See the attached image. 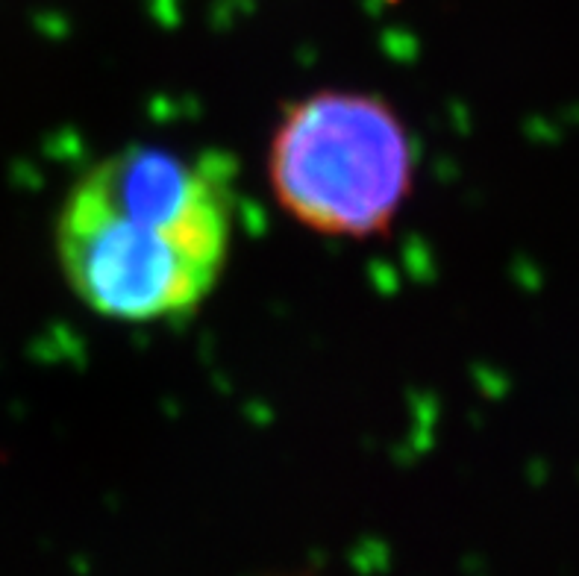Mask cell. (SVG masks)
I'll list each match as a JSON object with an SVG mask.
<instances>
[{
    "instance_id": "2",
    "label": "cell",
    "mask_w": 579,
    "mask_h": 576,
    "mask_svg": "<svg viewBox=\"0 0 579 576\" xmlns=\"http://www.w3.org/2000/svg\"><path fill=\"white\" fill-rule=\"evenodd\" d=\"M415 162V139L386 100L333 89L286 109L268 174L277 200L303 227L371 239L409 200Z\"/></svg>"
},
{
    "instance_id": "1",
    "label": "cell",
    "mask_w": 579,
    "mask_h": 576,
    "mask_svg": "<svg viewBox=\"0 0 579 576\" xmlns=\"http://www.w3.org/2000/svg\"><path fill=\"white\" fill-rule=\"evenodd\" d=\"M233 244V177L221 156L130 144L65 194L56 256L68 288L109 321H168L221 280Z\"/></svg>"
}]
</instances>
